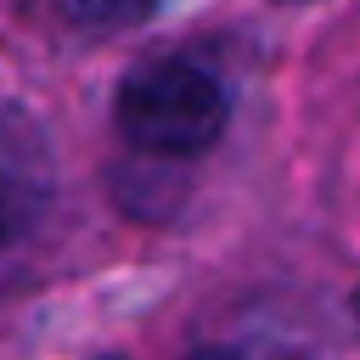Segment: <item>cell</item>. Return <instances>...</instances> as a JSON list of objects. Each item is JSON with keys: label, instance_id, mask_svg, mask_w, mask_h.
<instances>
[{"label": "cell", "instance_id": "277c9868", "mask_svg": "<svg viewBox=\"0 0 360 360\" xmlns=\"http://www.w3.org/2000/svg\"><path fill=\"white\" fill-rule=\"evenodd\" d=\"M349 309H354V326H360V292H354V298H349Z\"/></svg>", "mask_w": 360, "mask_h": 360}, {"label": "cell", "instance_id": "5b68a950", "mask_svg": "<svg viewBox=\"0 0 360 360\" xmlns=\"http://www.w3.org/2000/svg\"><path fill=\"white\" fill-rule=\"evenodd\" d=\"M281 6H298V0H281Z\"/></svg>", "mask_w": 360, "mask_h": 360}, {"label": "cell", "instance_id": "6da1fadb", "mask_svg": "<svg viewBox=\"0 0 360 360\" xmlns=\"http://www.w3.org/2000/svg\"><path fill=\"white\" fill-rule=\"evenodd\" d=\"M112 118L118 135L146 158H197L225 135L231 101L208 68L186 56H158L124 73L112 96Z\"/></svg>", "mask_w": 360, "mask_h": 360}, {"label": "cell", "instance_id": "7a4b0ae2", "mask_svg": "<svg viewBox=\"0 0 360 360\" xmlns=\"http://www.w3.org/2000/svg\"><path fill=\"white\" fill-rule=\"evenodd\" d=\"M79 11L101 28H129V22H146L158 11V0H79Z\"/></svg>", "mask_w": 360, "mask_h": 360}, {"label": "cell", "instance_id": "3957f363", "mask_svg": "<svg viewBox=\"0 0 360 360\" xmlns=\"http://www.w3.org/2000/svg\"><path fill=\"white\" fill-rule=\"evenodd\" d=\"M22 214H28V197H22V186L0 169V248L17 236V225H22Z\"/></svg>", "mask_w": 360, "mask_h": 360}]
</instances>
